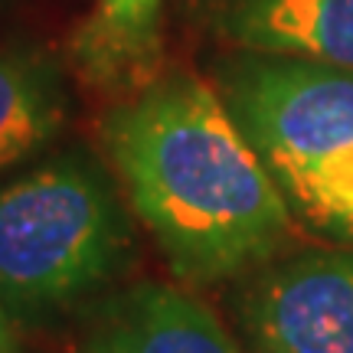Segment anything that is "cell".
I'll return each mask as SVG.
<instances>
[{
	"mask_svg": "<svg viewBox=\"0 0 353 353\" xmlns=\"http://www.w3.org/2000/svg\"><path fill=\"white\" fill-rule=\"evenodd\" d=\"M101 134L131 210L176 278L210 285L239 275L288 239V203L206 82H151L108 112Z\"/></svg>",
	"mask_w": 353,
	"mask_h": 353,
	"instance_id": "obj_1",
	"label": "cell"
},
{
	"mask_svg": "<svg viewBox=\"0 0 353 353\" xmlns=\"http://www.w3.org/2000/svg\"><path fill=\"white\" fill-rule=\"evenodd\" d=\"M219 88L291 216L353 242V72L249 52L223 69Z\"/></svg>",
	"mask_w": 353,
	"mask_h": 353,
	"instance_id": "obj_2",
	"label": "cell"
},
{
	"mask_svg": "<svg viewBox=\"0 0 353 353\" xmlns=\"http://www.w3.org/2000/svg\"><path fill=\"white\" fill-rule=\"evenodd\" d=\"M131 245L112 180L85 154H63L0 187V298L39 317L85 301Z\"/></svg>",
	"mask_w": 353,
	"mask_h": 353,
	"instance_id": "obj_3",
	"label": "cell"
},
{
	"mask_svg": "<svg viewBox=\"0 0 353 353\" xmlns=\"http://www.w3.org/2000/svg\"><path fill=\"white\" fill-rule=\"evenodd\" d=\"M239 317L255 353H353V242L268 265Z\"/></svg>",
	"mask_w": 353,
	"mask_h": 353,
	"instance_id": "obj_4",
	"label": "cell"
},
{
	"mask_svg": "<svg viewBox=\"0 0 353 353\" xmlns=\"http://www.w3.org/2000/svg\"><path fill=\"white\" fill-rule=\"evenodd\" d=\"M76 353H245L219 317L187 291L141 281L88 317Z\"/></svg>",
	"mask_w": 353,
	"mask_h": 353,
	"instance_id": "obj_5",
	"label": "cell"
},
{
	"mask_svg": "<svg viewBox=\"0 0 353 353\" xmlns=\"http://www.w3.org/2000/svg\"><path fill=\"white\" fill-rule=\"evenodd\" d=\"M219 30L245 52L353 72V0H223Z\"/></svg>",
	"mask_w": 353,
	"mask_h": 353,
	"instance_id": "obj_6",
	"label": "cell"
},
{
	"mask_svg": "<svg viewBox=\"0 0 353 353\" xmlns=\"http://www.w3.org/2000/svg\"><path fill=\"white\" fill-rule=\"evenodd\" d=\"M72 52L88 82L148 88L161 63V0H99Z\"/></svg>",
	"mask_w": 353,
	"mask_h": 353,
	"instance_id": "obj_7",
	"label": "cell"
},
{
	"mask_svg": "<svg viewBox=\"0 0 353 353\" xmlns=\"http://www.w3.org/2000/svg\"><path fill=\"white\" fill-rule=\"evenodd\" d=\"M63 118L59 65L39 50H0V170L43 151Z\"/></svg>",
	"mask_w": 353,
	"mask_h": 353,
	"instance_id": "obj_8",
	"label": "cell"
},
{
	"mask_svg": "<svg viewBox=\"0 0 353 353\" xmlns=\"http://www.w3.org/2000/svg\"><path fill=\"white\" fill-rule=\"evenodd\" d=\"M0 353H17V334H13V314L0 298Z\"/></svg>",
	"mask_w": 353,
	"mask_h": 353,
	"instance_id": "obj_9",
	"label": "cell"
}]
</instances>
